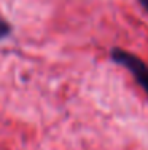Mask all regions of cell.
<instances>
[{"label":"cell","mask_w":148,"mask_h":150,"mask_svg":"<svg viewBox=\"0 0 148 150\" xmlns=\"http://www.w3.org/2000/svg\"><path fill=\"white\" fill-rule=\"evenodd\" d=\"M13 32V26L10 21H6L5 18L0 16V42L5 40V38H8L10 35H11Z\"/></svg>","instance_id":"7a4b0ae2"},{"label":"cell","mask_w":148,"mask_h":150,"mask_svg":"<svg viewBox=\"0 0 148 150\" xmlns=\"http://www.w3.org/2000/svg\"><path fill=\"white\" fill-rule=\"evenodd\" d=\"M110 58L115 64L124 67L129 74L132 75V78L137 81L140 88L145 91V94L148 96V66L143 59H140L137 54L128 51L123 48H113L110 51Z\"/></svg>","instance_id":"6da1fadb"},{"label":"cell","mask_w":148,"mask_h":150,"mask_svg":"<svg viewBox=\"0 0 148 150\" xmlns=\"http://www.w3.org/2000/svg\"><path fill=\"white\" fill-rule=\"evenodd\" d=\"M137 2H139V3H140V6H142V8L148 13V0H137Z\"/></svg>","instance_id":"3957f363"}]
</instances>
